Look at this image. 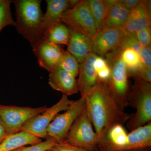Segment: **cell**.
Returning <instances> with one entry per match:
<instances>
[{"label": "cell", "instance_id": "obj_26", "mask_svg": "<svg viewBox=\"0 0 151 151\" xmlns=\"http://www.w3.org/2000/svg\"><path fill=\"white\" fill-rule=\"evenodd\" d=\"M58 144L55 139L48 138L46 140L29 146H23L12 151H47Z\"/></svg>", "mask_w": 151, "mask_h": 151}, {"label": "cell", "instance_id": "obj_7", "mask_svg": "<svg viewBox=\"0 0 151 151\" xmlns=\"http://www.w3.org/2000/svg\"><path fill=\"white\" fill-rule=\"evenodd\" d=\"M60 21L92 40L97 32V26L87 0L80 1L73 8L65 11Z\"/></svg>", "mask_w": 151, "mask_h": 151}, {"label": "cell", "instance_id": "obj_5", "mask_svg": "<svg viewBox=\"0 0 151 151\" xmlns=\"http://www.w3.org/2000/svg\"><path fill=\"white\" fill-rule=\"evenodd\" d=\"M111 68V76L106 82L108 89L120 108L124 110L129 105L131 87L127 66L121 58V52L113 50L105 57Z\"/></svg>", "mask_w": 151, "mask_h": 151}, {"label": "cell", "instance_id": "obj_18", "mask_svg": "<svg viewBox=\"0 0 151 151\" xmlns=\"http://www.w3.org/2000/svg\"><path fill=\"white\" fill-rule=\"evenodd\" d=\"M130 13V11L120 1L115 0L107 10L104 19V27L108 29L122 27L127 22Z\"/></svg>", "mask_w": 151, "mask_h": 151}, {"label": "cell", "instance_id": "obj_30", "mask_svg": "<svg viewBox=\"0 0 151 151\" xmlns=\"http://www.w3.org/2000/svg\"><path fill=\"white\" fill-rule=\"evenodd\" d=\"M108 65V63L105 58L97 55L94 60L93 63V66L96 70V73L98 71L102 70Z\"/></svg>", "mask_w": 151, "mask_h": 151}, {"label": "cell", "instance_id": "obj_14", "mask_svg": "<svg viewBox=\"0 0 151 151\" xmlns=\"http://www.w3.org/2000/svg\"><path fill=\"white\" fill-rule=\"evenodd\" d=\"M97 56L92 52L79 65L78 77L76 80L78 90L81 93V96H85L100 81L93 66Z\"/></svg>", "mask_w": 151, "mask_h": 151}, {"label": "cell", "instance_id": "obj_29", "mask_svg": "<svg viewBox=\"0 0 151 151\" xmlns=\"http://www.w3.org/2000/svg\"><path fill=\"white\" fill-rule=\"evenodd\" d=\"M139 55L142 64L146 67L151 68V46L142 47Z\"/></svg>", "mask_w": 151, "mask_h": 151}, {"label": "cell", "instance_id": "obj_27", "mask_svg": "<svg viewBox=\"0 0 151 151\" xmlns=\"http://www.w3.org/2000/svg\"><path fill=\"white\" fill-rule=\"evenodd\" d=\"M135 35L141 47H145L151 46V26L140 30Z\"/></svg>", "mask_w": 151, "mask_h": 151}, {"label": "cell", "instance_id": "obj_12", "mask_svg": "<svg viewBox=\"0 0 151 151\" xmlns=\"http://www.w3.org/2000/svg\"><path fill=\"white\" fill-rule=\"evenodd\" d=\"M32 48L40 66L49 72L57 68L60 60L65 51L60 45L44 40L41 41Z\"/></svg>", "mask_w": 151, "mask_h": 151}, {"label": "cell", "instance_id": "obj_3", "mask_svg": "<svg viewBox=\"0 0 151 151\" xmlns=\"http://www.w3.org/2000/svg\"><path fill=\"white\" fill-rule=\"evenodd\" d=\"M16 20L14 26L32 47L42 40V19L40 0H15Z\"/></svg>", "mask_w": 151, "mask_h": 151}, {"label": "cell", "instance_id": "obj_31", "mask_svg": "<svg viewBox=\"0 0 151 151\" xmlns=\"http://www.w3.org/2000/svg\"><path fill=\"white\" fill-rule=\"evenodd\" d=\"M120 2L129 11L136 9L140 4L142 1L140 0H120Z\"/></svg>", "mask_w": 151, "mask_h": 151}, {"label": "cell", "instance_id": "obj_34", "mask_svg": "<svg viewBox=\"0 0 151 151\" xmlns=\"http://www.w3.org/2000/svg\"><path fill=\"white\" fill-rule=\"evenodd\" d=\"M148 151H151V150H150V149H149V150H148Z\"/></svg>", "mask_w": 151, "mask_h": 151}, {"label": "cell", "instance_id": "obj_10", "mask_svg": "<svg viewBox=\"0 0 151 151\" xmlns=\"http://www.w3.org/2000/svg\"><path fill=\"white\" fill-rule=\"evenodd\" d=\"M47 108L46 106L31 108L0 105V118L11 134L19 132L28 120L43 113Z\"/></svg>", "mask_w": 151, "mask_h": 151}, {"label": "cell", "instance_id": "obj_33", "mask_svg": "<svg viewBox=\"0 0 151 151\" xmlns=\"http://www.w3.org/2000/svg\"><path fill=\"white\" fill-rule=\"evenodd\" d=\"M149 149H143V150H137L133 151H148ZM98 151H114L111 150H108V149H103V148H99Z\"/></svg>", "mask_w": 151, "mask_h": 151}, {"label": "cell", "instance_id": "obj_9", "mask_svg": "<svg viewBox=\"0 0 151 151\" xmlns=\"http://www.w3.org/2000/svg\"><path fill=\"white\" fill-rule=\"evenodd\" d=\"M86 108L85 96L74 101L70 108L64 113H58L47 129V137L55 139L58 144L64 141L76 120Z\"/></svg>", "mask_w": 151, "mask_h": 151}, {"label": "cell", "instance_id": "obj_22", "mask_svg": "<svg viewBox=\"0 0 151 151\" xmlns=\"http://www.w3.org/2000/svg\"><path fill=\"white\" fill-rule=\"evenodd\" d=\"M121 58L127 66L128 72L136 71L143 65L139 54L132 49L123 50L121 53Z\"/></svg>", "mask_w": 151, "mask_h": 151}, {"label": "cell", "instance_id": "obj_17", "mask_svg": "<svg viewBox=\"0 0 151 151\" xmlns=\"http://www.w3.org/2000/svg\"><path fill=\"white\" fill-rule=\"evenodd\" d=\"M46 13L42 19L43 38L52 27L60 21L63 14L68 9V0H46Z\"/></svg>", "mask_w": 151, "mask_h": 151}, {"label": "cell", "instance_id": "obj_24", "mask_svg": "<svg viewBox=\"0 0 151 151\" xmlns=\"http://www.w3.org/2000/svg\"><path fill=\"white\" fill-rule=\"evenodd\" d=\"M13 1L0 0V32L4 27L7 26L14 25L10 8Z\"/></svg>", "mask_w": 151, "mask_h": 151}, {"label": "cell", "instance_id": "obj_32", "mask_svg": "<svg viewBox=\"0 0 151 151\" xmlns=\"http://www.w3.org/2000/svg\"><path fill=\"white\" fill-rule=\"evenodd\" d=\"M9 135L8 131L7 129L2 120L0 118V144Z\"/></svg>", "mask_w": 151, "mask_h": 151}, {"label": "cell", "instance_id": "obj_28", "mask_svg": "<svg viewBox=\"0 0 151 151\" xmlns=\"http://www.w3.org/2000/svg\"><path fill=\"white\" fill-rule=\"evenodd\" d=\"M47 151H89L85 149L73 145L68 143L63 142L57 144Z\"/></svg>", "mask_w": 151, "mask_h": 151}, {"label": "cell", "instance_id": "obj_2", "mask_svg": "<svg viewBox=\"0 0 151 151\" xmlns=\"http://www.w3.org/2000/svg\"><path fill=\"white\" fill-rule=\"evenodd\" d=\"M151 146V122L129 134L123 125H116L108 131L98 144L99 148L114 151L147 149Z\"/></svg>", "mask_w": 151, "mask_h": 151}, {"label": "cell", "instance_id": "obj_23", "mask_svg": "<svg viewBox=\"0 0 151 151\" xmlns=\"http://www.w3.org/2000/svg\"><path fill=\"white\" fill-rule=\"evenodd\" d=\"M57 67L65 70L76 78L78 76L79 64L75 58L67 51L63 52Z\"/></svg>", "mask_w": 151, "mask_h": 151}, {"label": "cell", "instance_id": "obj_4", "mask_svg": "<svg viewBox=\"0 0 151 151\" xmlns=\"http://www.w3.org/2000/svg\"><path fill=\"white\" fill-rule=\"evenodd\" d=\"M131 87L129 105L136 109V112L130 114L127 122V128L131 131L145 126L151 122V83L134 78Z\"/></svg>", "mask_w": 151, "mask_h": 151}, {"label": "cell", "instance_id": "obj_19", "mask_svg": "<svg viewBox=\"0 0 151 151\" xmlns=\"http://www.w3.org/2000/svg\"><path fill=\"white\" fill-rule=\"evenodd\" d=\"M29 132L20 131L9 135L0 144V151H12L23 146L35 145L42 142Z\"/></svg>", "mask_w": 151, "mask_h": 151}, {"label": "cell", "instance_id": "obj_13", "mask_svg": "<svg viewBox=\"0 0 151 151\" xmlns=\"http://www.w3.org/2000/svg\"><path fill=\"white\" fill-rule=\"evenodd\" d=\"M151 26V1H142L130 12L125 24L121 27L126 35H135L140 30Z\"/></svg>", "mask_w": 151, "mask_h": 151}, {"label": "cell", "instance_id": "obj_21", "mask_svg": "<svg viewBox=\"0 0 151 151\" xmlns=\"http://www.w3.org/2000/svg\"><path fill=\"white\" fill-rule=\"evenodd\" d=\"M70 37V30L65 24L60 22L54 25L43 40L57 45H68Z\"/></svg>", "mask_w": 151, "mask_h": 151}, {"label": "cell", "instance_id": "obj_1", "mask_svg": "<svg viewBox=\"0 0 151 151\" xmlns=\"http://www.w3.org/2000/svg\"><path fill=\"white\" fill-rule=\"evenodd\" d=\"M85 97L86 111L94 126L98 144L111 128L123 126L129 119L130 114L120 108L106 82L99 81Z\"/></svg>", "mask_w": 151, "mask_h": 151}, {"label": "cell", "instance_id": "obj_16", "mask_svg": "<svg viewBox=\"0 0 151 151\" xmlns=\"http://www.w3.org/2000/svg\"><path fill=\"white\" fill-rule=\"evenodd\" d=\"M48 83L52 89L68 96L78 92L76 77L59 68L50 72Z\"/></svg>", "mask_w": 151, "mask_h": 151}, {"label": "cell", "instance_id": "obj_8", "mask_svg": "<svg viewBox=\"0 0 151 151\" xmlns=\"http://www.w3.org/2000/svg\"><path fill=\"white\" fill-rule=\"evenodd\" d=\"M73 102L74 100H69L67 95L63 94L58 103L30 119L22 127L20 131L29 132L41 139H47V129L50 124L58 113L68 110Z\"/></svg>", "mask_w": 151, "mask_h": 151}, {"label": "cell", "instance_id": "obj_11", "mask_svg": "<svg viewBox=\"0 0 151 151\" xmlns=\"http://www.w3.org/2000/svg\"><path fill=\"white\" fill-rule=\"evenodd\" d=\"M125 35L121 28H105L97 32L92 39V53L105 57L106 55L118 47Z\"/></svg>", "mask_w": 151, "mask_h": 151}, {"label": "cell", "instance_id": "obj_6", "mask_svg": "<svg viewBox=\"0 0 151 151\" xmlns=\"http://www.w3.org/2000/svg\"><path fill=\"white\" fill-rule=\"evenodd\" d=\"M63 142L89 151H98L97 134L86 108L76 120Z\"/></svg>", "mask_w": 151, "mask_h": 151}, {"label": "cell", "instance_id": "obj_15", "mask_svg": "<svg viewBox=\"0 0 151 151\" xmlns=\"http://www.w3.org/2000/svg\"><path fill=\"white\" fill-rule=\"evenodd\" d=\"M69 29L70 37L66 51L72 55L80 64L92 53V40L76 30Z\"/></svg>", "mask_w": 151, "mask_h": 151}, {"label": "cell", "instance_id": "obj_25", "mask_svg": "<svg viewBox=\"0 0 151 151\" xmlns=\"http://www.w3.org/2000/svg\"><path fill=\"white\" fill-rule=\"evenodd\" d=\"M127 48L132 49L139 54L142 47L138 42L136 35L125 34L119 46L114 50L122 52Z\"/></svg>", "mask_w": 151, "mask_h": 151}, {"label": "cell", "instance_id": "obj_20", "mask_svg": "<svg viewBox=\"0 0 151 151\" xmlns=\"http://www.w3.org/2000/svg\"><path fill=\"white\" fill-rule=\"evenodd\" d=\"M90 10L97 26V32L105 28L104 19L109 6L115 0H87Z\"/></svg>", "mask_w": 151, "mask_h": 151}]
</instances>
